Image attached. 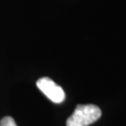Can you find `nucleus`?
Listing matches in <instances>:
<instances>
[{"mask_svg":"<svg viewBox=\"0 0 126 126\" xmlns=\"http://www.w3.org/2000/svg\"><path fill=\"white\" fill-rule=\"evenodd\" d=\"M36 86L53 103H62L65 98V94L63 88L57 85L52 79H50L48 77L39 79L36 81Z\"/></svg>","mask_w":126,"mask_h":126,"instance_id":"2","label":"nucleus"},{"mask_svg":"<svg viewBox=\"0 0 126 126\" xmlns=\"http://www.w3.org/2000/svg\"><path fill=\"white\" fill-rule=\"evenodd\" d=\"M0 126H17L13 118L7 116L0 121Z\"/></svg>","mask_w":126,"mask_h":126,"instance_id":"3","label":"nucleus"},{"mask_svg":"<svg viewBox=\"0 0 126 126\" xmlns=\"http://www.w3.org/2000/svg\"><path fill=\"white\" fill-rule=\"evenodd\" d=\"M102 111L95 105H78L67 119L66 126H89L99 120Z\"/></svg>","mask_w":126,"mask_h":126,"instance_id":"1","label":"nucleus"}]
</instances>
